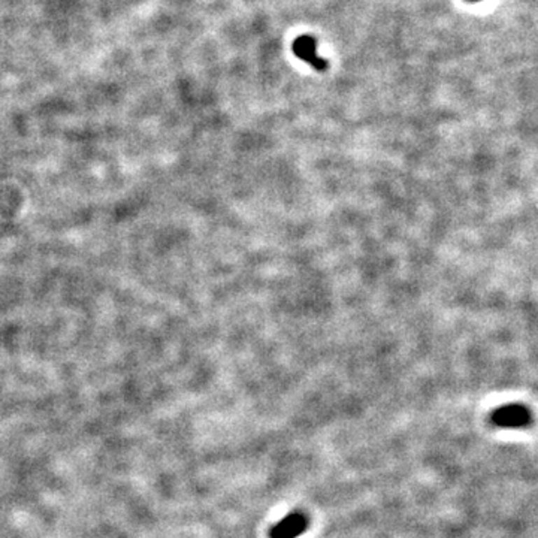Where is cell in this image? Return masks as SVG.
I'll return each instance as SVG.
<instances>
[{"label": "cell", "mask_w": 538, "mask_h": 538, "mask_svg": "<svg viewBox=\"0 0 538 538\" xmlns=\"http://www.w3.org/2000/svg\"><path fill=\"white\" fill-rule=\"evenodd\" d=\"M293 52L302 59L304 62L310 63L314 69L317 71H325L327 63L325 59L322 60L320 57L316 54V41L311 36H301L293 42Z\"/></svg>", "instance_id": "3"}, {"label": "cell", "mask_w": 538, "mask_h": 538, "mask_svg": "<svg viewBox=\"0 0 538 538\" xmlns=\"http://www.w3.org/2000/svg\"><path fill=\"white\" fill-rule=\"evenodd\" d=\"M531 411L522 404H510L500 407L490 414L493 425L501 427H522L531 423Z\"/></svg>", "instance_id": "1"}, {"label": "cell", "mask_w": 538, "mask_h": 538, "mask_svg": "<svg viewBox=\"0 0 538 538\" xmlns=\"http://www.w3.org/2000/svg\"><path fill=\"white\" fill-rule=\"evenodd\" d=\"M309 528V519L302 511H292L289 516L272 526L269 531L271 538H296L302 535Z\"/></svg>", "instance_id": "2"}, {"label": "cell", "mask_w": 538, "mask_h": 538, "mask_svg": "<svg viewBox=\"0 0 538 538\" xmlns=\"http://www.w3.org/2000/svg\"><path fill=\"white\" fill-rule=\"evenodd\" d=\"M471 2H480V0H471Z\"/></svg>", "instance_id": "4"}]
</instances>
